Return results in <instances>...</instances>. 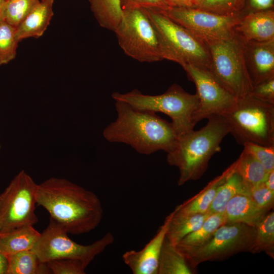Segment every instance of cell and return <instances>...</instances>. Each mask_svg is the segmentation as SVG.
Wrapping results in <instances>:
<instances>
[{
	"label": "cell",
	"instance_id": "1",
	"mask_svg": "<svg viewBox=\"0 0 274 274\" xmlns=\"http://www.w3.org/2000/svg\"><path fill=\"white\" fill-rule=\"evenodd\" d=\"M36 201L68 233H88L102 219V206L98 196L64 179L51 178L38 185Z\"/></svg>",
	"mask_w": 274,
	"mask_h": 274
},
{
	"label": "cell",
	"instance_id": "2",
	"mask_svg": "<svg viewBox=\"0 0 274 274\" xmlns=\"http://www.w3.org/2000/svg\"><path fill=\"white\" fill-rule=\"evenodd\" d=\"M115 106L117 118L102 132L108 142L128 145L144 155L158 151L167 153L174 149L178 135L171 122L124 101L116 100Z\"/></svg>",
	"mask_w": 274,
	"mask_h": 274
},
{
	"label": "cell",
	"instance_id": "3",
	"mask_svg": "<svg viewBox=\"0 0 274 274\" xmlns=\"http://www.w3.org/2000/svg\"><path fill=\"white\" fill-rule=\"evenodd\" d=\"M208 119L199 130L192 129L179 135L174 149L167 153V163L179 170V186L201 178L210 159L220 151L223 139L229 133L222 116L214 115Z\"/></svg>",
	"mask_w": 274,
	"mask_h": 274
},
{
	"label": "cell",
	"instance_id": "4",
	"mask_svg": "<svg viewBox=\"0 0 274 274\" xmlns=\"http://www.w3.org/2000/svg\"><path fill=\"white\" fill-rule=\"evenodd\" d=\"M112 97L115 101H124L140 110L167 115L178 136L193 129L197 123L199 106L197 95L188 93L177 84L159 95L144 94L134 89L125 93L114 92Z\"/></svg>",
	"mask_w": 274,
	"mask_h": 274
},
{
	"label": "cell",
	"instance_id": "5",
	"mask_svg": "<svg viewBox=\"0 0 274 274\" xmlns=\"http://www.w3.org/2000/svg\"><path fill=\"white\" fill-rule=\"evenodd\" d=\"M143 9L158 35L163 59L210 71L211 55L205 42L159 11Z\"/></svg>",
	"mask_w": 274,
	"mask_h": 274
},
{
	"label": "cell",
	"instance_id": "6",
	"mask_svg": "<svg viewBox=\"0 0 274 274\" xmlns=\"http://www.w3.org/2000/svg\"><path fill=\"white\" fill-rule=\"evenodd\" d=\"M221 116L238 144L251 142L274 146V104L249 95L237 98L234 105Z\"/></svg>",
	"mask_w": 274,
	"mask_h": 274
},
{
	"label": "cell",
	"instance_id": "7",
	"mask_svg": "<svg viewBox=\"0 0 274 274\" xmlns=\"http://www.w3.org/2000/svg\"><path fill=\"white\" fill-rule=\"evenodd\" d=\"M211 55L210 72L236 98L250 95L253 86L245 59L244 41L234 32L230 37L206 43Z\"/></svg>",
	"mask_w": 274,
	"mask_h": 274
},
{
	"label": "cell",
	"instance_id": "8",
	"mask_svg": "<svg viewBox=\"0 0 274 274\" xmlns=\"http://www.w3.org/2000/svg\"><path fill=\"white\" fill-rule=\"evenodd\" d=\"M114 32L127 56L141 62L163 59L158 35L143 8L123 10L122 19Z\"/></svg>",
	"mask_w": 274,
	"mask_h": 274
},
{
	"label": "cell",
	"instance_id": "9",
	"mask_svg": "<svg viewBox=\"0 0 274 274\" xmlns=\"http://www.w3.org/2000/svg\"><path fill=\"white\" fill-rule=\"evenodd\" d=\"M67 234L61 225L50 217L48 226L31 250L42 262L70 258L79 260L87 267L114 241V235L108 232L92 244L83 245L72 241Z\"/></svg>",
	"mask_w": 274,
	"mask_h": 274
},
{
	"label": "cell",
	"instance_id": "10",
	"mask_svg": "<svg viewBox=\"0 0 274 274\" xmlns=\"http://www.w3.org/2000/svg\"><path fill=\"white\" fill-rule=\"evenodd\" d=\"M37 187L21 170L0 194V234L38 222L35 214Z\"/></svg>",
	"mask_w": 274,
	"mask_h": 274
},
{
	"label": "cell",
	"instance_id": "11",
	"mask_svg": "<svg viewBox=\"0 0 274 274\" xmlns=\"http://www.w3.org/2000/svg\"><path fill=\"white\" fill-rule=\"evenodd\" d=\"M255 235L254 227L241 223H225L206 244L184 256L192 268L207 261L223 259L241 252H251Z\"/></svg>",
	"mask_w": 274,
	"mask_h": 274
},
{
	"label": "cell",
	"instance_id": "12",
	"mask_svg": "<svg viewBox=\"0 0 274 274\" xmlns=\"http://www.w3.org/2000/svg\"><path fill=\"white\" fill-rule=\"evenodd\" d=\"M157 11L206 43L232 36L244 15H223L193 7H168Z\"/></svg>",
	"mask_w": 274,
	"mask_h": 274
},
{
	"label": "cell",
	"instance_id": "13",
	"mask_svg": "<svg viewBox=\"0 0 274 274\" xmlns=\"http://www.w3.org/2000/svg\"><path fill=\"white\" fill-rule=\"evenodd\" d=\"M181 66L196 86L199 100L197 123L212 115H221L234 105L237 98L224 88L209 71L191 64Z\"/></svg>",
	"mask_w": 274,
	"mask_h": 274
},
{
	"label": "cell",
	"instance_id": "14",
	"mask_svg": "<svg viewBox=\"0 0 274 274\" xmlns=\"http://www.w3.org/2000/svg\"><path fill=\"white\" fill-rule=\"evenodd\" d=\"M169 219L170 214L143 249L127 251L122 255L124 262L133 274H158L159 257Z\"/></svg>",
	"mask_w": 274,
	"mask_h": 274
},
{
	"label": "cell",
	"instance_id": "15",
	"mask_svg": "<svg viewBox=\"0 0 274 274\" xmlns=\"http://www.w3.org/2000/svg\"><path fill=\"white\" fill-rule=\"evenodd\" d=\"M243 41L246 65L253 86L273 77L274 40Z\"/></svg>",
	"mask_w": 274,
	"mask_h": 274
},
{
	"label": "cell",
	"instance_id": "16",
	"mask_svg": "<svg viewBox=\"0 0 274 274\" xmlns=\"http://www.w3.org/2000/svg\"><path fill=\"white\" fill-rule=\"evenodd\" d=\"M234 31L246 42L274 40L273 10L252 11L243 15Z\"/></svg>",
	"mask_w": 274,
	"mask_h": 274
},
{
	"label": "cell",
	"instance_id": "17",
	"mask_svg": "<svg viewBox=\"0 0 274 274\" xmlns=\"http://www.w3.org/2000/svg\"><path fill=\"white\" fill-rule=\"evenodd\" d=\"M269 211L258 206L249 195L238 194L226 204V223H241L255 227Z\"/></svg>",
	"mask_w": 274,
	"mask_h": 274
},
{
	"label": "cell",
	"instance_id": "18",
	"mask_svg": "<svg viewBox=\"0 0 274 274\" xmlns=\"http://www.w3.org/2000/svg\"><path fill=\"white\" fill-rule=\"evenodd\" d=\"M236 164V160L220 175L210 181L198 193L178 206L175 210L188 214L207 213L220 187L235 172Z\"/></svg>",
	"mask_w": 274,
	"mask_h": 274
},
{
	"label": "cell",
	"instance_id": "19",
	"mask_svg": "<svg viewBox=\"0 0 274 274\" xmlns=\"http://www.w3.org/2000/svg\"><path fill=\"white\" fill-rule=\"evenodd\" d=\"M53 15L52 6L41 2L16 27L15 37L18 42L29 37L42 36Z\"/></svg>",
	"mask_w": 274,
	"mask_h": 274
},
{
	"label": "cell",
	"instance_id": "20",
	"mask_svg": "<svg viewBox=\"0 0 274 274\" xmlns=\"http://www.w3.org/2000/svg\"><path fill=\"white\" fill-rule=\"evenodd\" d=\"M41 236L33 225H26L0 234V248L6 257L21 251L31 250Z\"/></svg>",
	"mask_w": 274,
	"mask_h": 274
},
{
	"label": "cell",
	"instance_id": "21",
	"mask_svg": "<svg viewBox=\"0 0 274 274\" xmlns=\"http://www.w3.org/2000/svg\"><path fill=\"white\" fill-rule=\"evenodd\" d=\"M225 223L224 213L212 214L198 229L186 236L176 246L184 255L192 252L206 244L217 229Z\"/></svg>",
	"mask_w": 274,
	"mask_h": 274
},
{
	"label": "cell",
	"instance_id": "22",
	"mask_svg": "<svg viewBox=\"0 0 274 274\" xmlns=\"http://www.w3.org/2000/svg\"><path fill=\"white\" fill-rule=\"evenodd\" d=\"M209 216L207 213L188 214L174 210L170 214L166 238L176 246L186 236L198 229Z\"/></svg>",
	"mask_w": 274,
	"mask_h": 274
},
{
	"label": "cell",
	"instance_id": "23",
	"mask_svg": "<svg viewBox=\"0 0 274 274\" xmlns=\"http://www.w3.org/2000/svg\"><path fill=\"white\" fill-rule=\"evenodd\" d=\"M6 274L51 273L47 263L41 262L32 250L19 252L6 256Z\"/></svg>",
	"mask_w": 274,
	"mask_h": 274
},
{
	"label": "cell",
	"instance_id": "24",
	"mask_svg": "<svg viewBox=\"0 0 274 274\" xmlns=\"http://www.w3.org/2000/svg\"><path fill=\"white\" fill-rule=\"evenodd\" d=\"M184 255L166 238L159 260L158 274H192Z\"/></svg>",
	"mask_w": 274,
	"mask_h": 274
},
{
	"label": "cell",
	"instance_id": "25",
	"mask_svg": "<svg viewBox=\"0 0 274 274\" xmlns=\"http://www.w3.org/2000/svg\"><path fill=\"white\" fill-rule=\"evenodd\" d=\"M250 189L235 172L221 185L207 212L210 215L224 213L229 200L238 194H250Z\"/></svg>",
	"mask_w": 274,
	"mask_h": 274
},
{
	"label": "cell",
	"instance_id": "26",
	"mask_svg": "<svg viewBox=\"0 0 274 274\" xmlns=\"http://www.w3.org/2000/svg\"><path fill=\"white\" fill-rule=\"evenodd\" d=\"M90 9L100 26L114 31L122 16L120 0H88Z\"/></svg>",
	"mask_w": 274,
	"mask_h": 274
},
{
	"label": "cell",
	"instance_id": "27",
	"mask_svg": "<svg viewBox=\"0 0 274 274\" xmlns=\"http://www.w3.org/2000/svg\"><path fill=\"white\" fill-rule=\"evenodd\" d=\"M236 162L235 172L250 189L264 182L268 172L251 154L243 150Z\"/></svg>",
	"mask_w": 274,
	"mask_h": 274
},
{
	"label": "cell",
	"instance_id": "28",
	"mask_svg": "<svg viewBox=\"0 0 274 274\" xmlns=\"http://www.w3.org/2000/svg\"><path fill=\"white\" fill-rule=\"evenodd\" d=\"M254 244L251 253L265 252L274 257V212H269L255 227Z\"/></svg>",
	"mask_w": 274,
	"mask_h": 274
},
{
	"label": "cell",
	"instance_id": "29",
	"mask_svg": "<svg viewBox=\"0 0 274 274\" xmlns=\"http://www.w3.org/2000/svg\"><path fill=\"white\" fill-rule=\"evenodd\" d=\"M191 7L223 15L243 13L245 0H192Z\"/></svg>",
	"mask_w": 274,
	"mask_h": 274
},
{
	"label": "cell",
	"instance_id": "30",
	"mask_svg": "<svg viewBox=\"0 0 274 274\" xmlns=\"http://www.w3.org/2000/svg\"><path fill=\"white\" fill-rule=\"evenodd\" d=\"M40 2V0H7L4 21L16 27Z\"/></svg>",
	"mask_w": 274,
	"mask_h": 274
},
{
	"label": "cell",
	"instance_id": "31",
	"mask_svg": "<svg viewBox=\"0 0 274 274\" xmlns=\"http://www.w3.org/2000/svg\"><path fill=\"white\" fill-rule=\"evenodd\" d=\"M16 27L5 21H0V65L15 58L18 41L15 37Z\"/></svg>",
	"mask_w": 274,
	"mask_h": 274
},
{
	"label": "cell",
	"instance_id": "32",
	"mask_svg": "<svg viewBox=\"0 0 274 274\" xmlns=\"http://www.w3.org/2000/svg\"><path fill=\"white\" fill-rule=\"evenodd\" d=\"M46 263L53 274H84L87 267L82 261L70 258L54 259Z\"/></svg>",
	"mask_w": 274,
	"mask_h": 274
},
{
	"label": "cell",
	"instance_id": "33",
	"mask_svg": "<svg viewBox=\"0 0 274 274\" xmlns=\"http://www.w3.org/2000/svg\"><path fill=\"white\" fill-rule=\"evenodd\" d=\"M244 150L253 155L267 172L274 169V146H266L251 142L245 143Z\"/></svg>",
	"mask_w": 274,
	"mask_h": 274
},
{
	"label": "cell",
	"instance_id": "34",
	"mask_svg": "<svg viewBox=\"0 0 274 274\" xmlns=\"http://www.w3.org/2000/svg\"><path fill=\"white\" fill-rule=\"evenodd\" d=\"M249 196L260 208L270 211L274 203V193L264 182L250 189Z\"/></svg>",
	"mask_w": 274,
	"mask_h": 274
},
{
	"label": "cell",
	"instance_id": "35",
	"mask_svg": "<svg viewBox=\"0 0 274 274\" xmlns=\"http://www.w3.org/2000/svg\"><path fill=\"white\" fill-rule=\"evenodd\" d=\"M250 95L262 101L274 104V77L254 85Z\"/></svg>",
	"mask_w": 274,
	"mask_h": 274
},
{
	"label": "cell",
	"instance_id": "36",
	"mask_svg": "<svg viewBox=\"0 0 274 274\" xmlns=\"http://www.w3.org/2000/svg\"><path fill=\"white\" fill-rule=\"evenodd\" d=\"M120 2L122 11L135 8L161 10L168 7L163 0H120Z\"/></svg>",
	"mask_w": 274,
	"mask_h": 274
},
{
	"label": "cell",
	"instance_id": "37",
	"mask_svg": "<svg viewBox=\"0 0 274 274\" xmlns=\"http://www.w3.org/2000/svg\"><path fill=\"white\" fill-rule=\"evenodd\" d=\"M249 4L253 11H262L272 9L274 0H250Z\"/></svg>",
	"mask_w": 274,
	"mask_h": 274
},
{
	"label": "cell",
	"instance_id": "38",
	"mask_svg": "<svg viewBox=\"0 0 274 274\" xmlns=\"http://www.w3.org/2000/svg\"><path fill=\"white\" fill-rule=\"evenodd\" d=\"M169 7H191V0H163Z\"/></svg>",
	"mask_w": 274,
	"mask_h": 274
},
{
	"label": "cell",
	"instance_id": "39",
	"mask_svg": "<svg viewBox=\"0 0 274 274\" xmlns=\"http://www.w3.org/2000/svg\"><path fill=\"white\" fill-rule=\"evenodd\" d=\"M264 183L274 193V169L267 173Z\"/></svg>",
	"mask_w": 274,
	"mask_h": 274
},
{
	"label": "cell",
	"instance_id": "40",
	"mask_svg": "<svg viewBox=\"0 0 274 274\" xmlns=\"http://www.w3.org/2000/svg\"><path fill=\"white\" fill-rule=\"evenodd\" d=\"M7 261L6 257L2 253L0 248V274H6Z\"/></svg>",
	"mask_w": 274,
	"mask_h": 274
},
{
	"label": "cell",
	"instance_id": "41",
	"mask_svg": "<svg viewBox=\"0 0 274 274\" xmlns=\"http://www.w3.org/2000/svg\"><path fill=\"white\" fill-rule=\"evenodd\" d=\"M7 0H0V21L4 20Z\"/></svg>",
	"mask_w": 274,
	"mask_h": 274
},
{
	"label": "cell",
	"instance_id": "42",
	"mask_svg": "<svg viewBox=\"0 0 274 274\" xmlns=\"http://www.w3.org/2000/svg\"><path fill=\"white\" fill-rule=\"evenodd\" d=\"M41 2H43V3H45L50 5L52 6L54 3V1L55 0H41Z\"/></svg>",
	"mask_w": 274,
	"mask_h": 274
},
{
	"label": "cell",
	"instance_id": "43",
	"mask_svg": "<svg viewBox=\"0 0 274 274\" xmlns=\"http://www.w3.org/2000/svg\"><path fill=\"white\" fill-rule=\"evenodd\" d=\"M192 0H191V2H192ZM192 4V3H191Z\"/></svg>",
	"mask_w": 274,
	"mask_h": 274
}]
</instances>
